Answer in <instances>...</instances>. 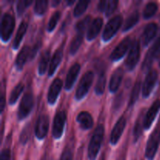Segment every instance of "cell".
Returning a JSON list of instances; mask_svg holds the SVG:
<instances>
[{
	"label": "cell",
	"mask_w": 160,
	"mask_h": 160,
	"mask_svg": "<svg viewBox=\"0 0 160 160\" xmlns=\"http://www.w3.org/2000/svg\"><path fill=\"white\" fill-rule=\"evenodd\" d=\"M23 88H24V85H23V83H19L14 87V88L11 92L10 96L9 98V105H13L17 102L18 98L23 92Z\"/></svg>",
	"instance_id": "obj_27"
},
{
	"label": "cell",
	"mask_w": 160,
	"mask_h": 160,
	"mask_svg": "<svg viewBox=\"0 0 160 160\" xmlns=\"http://www.w3.org/2000/svg\"><path fill=\"white\" fill-rule=\"evenodd\" d=\"M141 88H142V83L140 81H137L134 85L133 86L132 91H131V97H130L129 100V106H132L137 102L141 92Z\"/></svg>",
	"instance_id": "obj_29"
},
{
	"label": "cell",
	"mask_w": 160,
	"mask_h": 160,
	"mask_svg": "<svg viewBox=\"0 0 160 160\" xmlns=\"http://www.w3.org/2000/svg\"><path fill=\"white\" fill-rule=\"evenodd\" d=\"M62 56H63V51H62V48H59L53 54L51 60H50L49 67H48V76L52 77L55 73L56 70H57L58 67L60 64L61 61L62 59Z\"/></svg>",
	"instance_id": "obj_21"
},
{
	"label": "cell",
	"mask_w": 160,
	"mask_h": 160,
	"mask_svg": "<svg viewBox=\"0 0 160 160\" xmlns=\"http://www.w3.org/2000/svg\"><path fill=\"white\" fill-rule=\"evenodd\" d=\"M106 77L105 74V72L99 73L98 76V81L96 83V85L95 88V93L98 95H102L104 93L105 88H106Z\"/></svg>",
	"instance_id": "obj_31"
},
{
	"label": "cell",
	"mask_w": 160,
	"mask_h": 160,
	"mask_svg": "<svg viewBox=\"0 0 160 160\" xmlns=\"http://www.w3.org/2000/svg\"><path fill=\"white\" fill-rule=\"evenodd\" d=\"M123 23V17L120 15H117L112 17L106 23L102 33V40L104 42H109L117 34L118 30Z\"/></svg>",
	"instance_id": "obj_4"
},
{
	"label": "cell",
	"mask_w": 160,
	"mask_h": 160,
	"mask_svg": "<svg viewBox=\"0 0 160 160\" xmlns=\"http://www.w3.org/2000/svg\"><path fill=\"white\" fill-rule=\"evenodd\" d=\"M31 125L28 124L22 131L21 134H20V142L22 144V145H25L27 142L29 140V138L31 136Z\"/></svg>",
	"instance_id": "obj_37"
},
{
	"label": "cell",
	"mask_w": 160,
	"mask_h": 160,
	"mask_svg": "<svg viewBox=\"0 0 160 160\" xmlns=\"http://www.w3.org/2000/svg\"><path fill=\"white\" fill-rule=\"evenodd\" d=\"M52 6H53V7H55V6H58V5L59 4V3H60V1H59V0H58V1H52Z\"/></svg>",
	"instance_id": "obj_44"
},
{
	"label": "cell",
	"mask_w": 160,
	"mask_h": 160,
	"mask_svg": "<svg viewBox=\"0 0 160 160\" xmlns=\"http://www.w3.org/2000/svg\"><path fill=\"white\" fill-rule=\"evenodd\" d=\"M158 10V5L157 3L154 2H148V4L145 6V9L143 10V17L145 20L150 19L153 16L156 14V12Z\"/></svg>",
	"instance_id": "obj_28"
},
{
	"label": "cell",
	"mask_w": 160,
	"mask_h": 160,
	"mask_svg": "<svg viewBox=\"0 0 160 160\" xmlns=\"http://www.w3.org/2000/svg\"><path fill=\"white\" fill-rule=\"evenodd\" d=\"M15 28V19L10 13H5L1 22V38L6 42L10 39Z\"/></svg>",
	"instance_id": "obj_5"
},
{
	"label": "cell",
	"mask_w": 160,
	"mask_h": 160,
	"mask_svg": "<svg viewBox=\"0 0 160 160\" xmlns=\"http://www.w3.org/2000/svg\"><path fill=\"white\" fill-rule=\"evenodd\" d=\"M5 104H6V100H5L4 95H2L1 100H0V107H1V112H3L5 108Z\"/></svg>",
	"instance_id": "obj_43"
},
{
	"label": "cell",
	"mask_w": 160,
	"mask_h": 160,
	"mask_svg": "<svg viewBox=\"0 0 160 160\" xmlns=\"http://www.w3.org/2000/svg\"><path fill=\"white\" fill-rule=\"evenodd\" d=\"M31 3H32L31 0H20V1H19L17 4V15L21 16Z\"/></svg>",
	"instance_id": "obj_36"
},
{
	"label": "cell",
	"mask_w": 160,
	"mask_h": 160,
	"mask_svg": "<svg viewBox=\"0 0 160 160\" xmlns=\"http://www.w3.org/2000/svg\"><path fill=\"white\" fill-rule=\"evenodd\" d=\"M118 3L119 2L117 1V0H112V1L107 2V6H106V11H105V13H106V17H109V16L113 13L114 11L117 9Z\"/></svg>",
	"instance_id": "obj_38"
},
{
	"label": "cell",
	"mask_w": 160,
	"mask_h": 160,
	"mask_svg": "<svg viewBox=\"0 0 160 160\" xmlns=\"http://www.w3.org/2000/svg\"><path fill=\"white\" fill-rule=\"evenodd\" d=\"M67 120V114L64 111H59L56 114L52 124V135L54 138L59 139L63 134Z\"/></svg>",
	"instance_id": "obj_9"
},
{
	"label": "cell",
	"mask_w": 160,
	"mask_h": 160,
	"mask_svg": "<svg viewBox=\"0 0 160 160\" xmlns=\"http://www.w3.org/2000/svg\"><path fill=\"white\" fill-rule=\"evenodd\" d=\"M60 16H61V13L59 11H56V12H54V13L52 15V17H50L49 21H48V27H47V30H48V31L52 32V31L55 29V28H56V25H57L58 22H59V18H60Z\"/></svg>",
	"instance_id": "obj_35"
},
{
	"label": "cell",
	"mask_w": 160,
	"mask_h": 160,
	"mask_svg": "<svg viewBox=\"0 0 160 160\" xmlns=\"http://www.w3.org/2000/svg\"><path fill=\"white\" fill-rule=\"evenodd\" d=\"M11 152L9 148H5L1 152V160H10Z\"/></svg>",
	"instance_id": "obj_40"
},
{
	"label": "cell",
	"mask_w": 160,
	"mask_h": 160,
	"mask_svg": "<svg viewBox=\"0 0 160 160\" xmlns=\"http://www.w3.org/2000/svg\"><path fill=\"white\" fill-rule=\"evenodd\" d=\"M105 128L103 125H98L95 128L94 134L91 138L88 148V156L89 160H95L101 148L102 143L104 137Z\"/></svg>",
	"instance_id": "obj_1"
},
{
	"label": "cell",
	"mask_w": 160,
	"mask_h": 160,
	"mask_svg": "<svg viewBox=\"0 0 160 160\" xmlns=\"http://www.w3.org/2000/svg\"><path fill=\"white\" fill-rule=\"evenodd\" d=\"M144 119L145 117L143 114L141 113L139 117H138L137 120H136L135 126L134 128V132H133V136H134V142H137L142 134V131L144 128Z\"/></svg>",
	"instance_id": "obj_25"
},
{
	"label": "cell",
	"mask_w": 160,
	"mask_h": 160,
	"mask_svg": "<svg viewBox=\"0 0 160 160\" xmlns=\"http://www.w3.org/2000/svg\"><path fill=\"white\" fill-rule=\"evenodd\" d=\"M123 70L122 68H117L114 70L111 76L110 81H109V91L112 93H115L118 91L120 84H121L122 80L123 78Z\"/></svg>",
	"instance_id": "obj_18"
},
{
	"label": "cell",
	"mask_w": 160,
	"mask_h": 160,
	"mask_svg": "<svg viewBox=\"0 0 160 160\" xmlns=\"http://www.w3.org/2000/svg\"><path fill=\"white\" fill-rule=\"evenodd\" d=\"M31 48L28 45H24L23 48L20 49V52L17 55V57L15 61L16 67L18 70H22L23 66L25 65L28 60H30L31 57Z\"/></svg>",
	"instance_id": "obj_19"
},
{
	"label": "cell",
	"mask_w": 160,
	"mask_h": 160,
	"mask_svg": "<svg viewBox=\"0 0 160 160\" xmlns=\"http://www.w3.org/2000/svg\"><path fill=\"white\" fill-rule=\"evenodd\" d=\"M49 128V118L46 114H42L38 117L35 125V136L39 140L46 137Z\"/></svg>",
	"instance_id": "obj_11"
},
{
	"label": "cell",
	"mask_w": 160,
	"mask_h": 160,
	"mask_svg": "<svg viewBox=\"0 0 160 160\" xmlns=\"http://www.w3.org/2000/svg\"><path fill=\"white\" fill-rule=\"evenodd\" d=\"M83 36H84L83 34H77V35L71 41L70 48H69L70 55H74L78 52V50L79 49V48L81 45V43L83 42Z\"/></svg>",
	"instance_id": "obj_32"
},
{
	"label": "cell",
	"mask_w": 160,
	"mask_h": 160,
	"mask_svg": "<svg viewBox=\"0 0 160 160\" xmlns=\"http://www.w3.org/2000/svg\"><path fill=\"white\" fill-rule=\"evenodd\" d=\"M158 31V25L157 23H149L146 25L143 31V34L142 36V44L144 46H147L150 42L152 41L155 36L156 35Z\"/></svg>",
	"instance_id": "obj_16"
},
{
	"label": "cell",
	"mask_w": 160,
	"mask_h": 160,
	"mask_svg": "<svg viewBox=\"0 0 160 160\" xmlns=\"http://www.w3.org/2000/svg\"><path fill=\"white\" fill-rule=\"evenodd\" d=\"M160 109V100L157 99L152 103L148 110L147 111L146 114L144 119V129L148 130L151 128L152 124L154 122L155 118L157 116Z\"/></svg>",
	"instance_id": "obj_13"
},
{
	"label": "cell",
	"mask_w": 160,
	"mask_h": 160,
	"mask_svg": "<svg viewBox=\"0 0 160 160\" xmlns=\"http://www.w3.org/2000/svg\"><path fill=\"white\" fill-rule=\"evenodd\" d=\"M94 80V73L92 71H88L83 75L77 88L75 98L77 100H81L87 95L88 92L92 87Z\"/></svg>",
	"instance_id": "obj_2"
},
{
	"label": "cell",
	"mask_w": 160,
	"mask_h": 160,
	"mask_svg": "<svg viewBox=\"0 0 160 160\" xmlns=\"http://www.w3.org/2000/svg\"><path fill=\"white\" fill-rule=\"evenodd\" d=\"M160 144V129L156 128L148 138L145 149V157L148 160L155 159Z\"/></svg>",
	"instance_id": "obj_3"
},
{
	"label": "cell",
	"mask_w": 160,
	"mask_h": 160,
	"mask_svg": "<svg viewBox=\"0 0 160 160\" xmlns=\"http://www.w3.org/2000/svg\"><path fill=\"white\" fill-rule=\"evenodd\" d=\"M81 70V65L78 62L73 64L69 69V71L67 73V78H66L65 81V89L69 91L71 90L73 88V84H74L75 81H76L77 78H78V74Z\"/></svg>",
	"instance_id": "obj_17"
},
{
	"label": "cell",
	"mask_w": 160,
	"mask_h": 160,
	"mask_svg": "<svg viewBox=\"0 0 160 160\" xmlns=\"http://www.w3.org/2000/svg\"><path fill=\"white\" fill-rule=\"evenodd\" d=\"M126 125L127 120L124 117H120L118 120V121L116 123L115 126L112 128L110 135V143L112 145H117V142H119V140L121 138L122 134H123V131H124L125 128H126Z\"/></svg>",
	"instance_id": "obj_14"
},
{
	"label": "cell",
	"mask_w": 160,
	"mask_h": 160,
	"mask_svg": "<svg viewBox=\"0 0 160 160\" xmlns=\"http://www.w3.org/2000/svg\"><path fill=\"white\" fill-rule=\"evenodd\" d=\"M91 16H87L84 17L83 20H80L78 23L76 24V31L77 34H83L85 32L87 29H88L89 26L91 24Z\"/></svg>",
	"instance_id": "obj_30"
},
{
	"label": "cell",
	"mask_w": 160,
	"mask_h": 160,
	"mask_svg": "<svg viewBox=\"0 0 160 160\" xmlns=\"http://www.w3.org/2000/svg\"><path fill=\"white\" fill-rule=\"evenodd\" d=\"M160 54V36L157 38V40L154 42L152 46L151 47L148 52H147L145 59L142 64V70H148L151 65L152 64L153 61L159 56Z\"/></svg>",
	"instance_id": "obj_12"
},
{
	"label": "cell",
	"mask_w": 160,
	"mask_h": 160,
	"mask_svg": "<svg viewBox=\"0 0 160 160\" xmlns=\"http://www.w3.org/2000/svg\"><path fill=\"white\" fill-rule=\"evenodd\" d=\"M48 2L47 0H40L36 1L34 6V10L35 13L38 16H42L45 13L48 8Z\"/></svg>",
	"instance_id": "obj_33"
},
{
	"label": "cell",
	"mask_w": 160,
	"mask_h": 160,
	"mask_svg": "<svg viewBox=\"0 0 160 160\" xmlns=\"http://www.w3.org/2000/svg\"><path fill=\"white\" fill-rule=\"evenodd\" d=\"M158 80V72L156 70H151L146 75L143 86H142V95L144 98H148L152 92Z\"/></svg>",
	"instance_id": "obj_10"
},
{
	"label": "cell",
	"mask_w": 160,
	"mask_h": 160,
	"mask_svg": "<svg viewBox=\"0 0 160 160\" xmlns=\"http://www.w3.org/2000/svg\"><path fill=\"white\" fill-rule=\"evenodd\" d=\"M103 25V20L101 17H97L94 19L93 21L91 23L87 32V39L88 41H92L98 36L101 31Z\"/></svg>",
	"instance_id": "obj_20"
},
{
	"label": "cell",
	"mask_w": 160,
	"mask_h": 160,
	"mask_svg": "<svg viewBox=\"0 0 160 160\" xmlns=\"http://www.w3.org/2000/svg\"><path fill=\"white\" fill-rule=\"evenodd\" d=\"M59 160H73V153L70 148H65Z\"/></svg>",
	"instance_id": "obj_39"
},
{
	"label": "cell",
	"mask_w": 160,
	"mask_h": 160,
	"mask_svg": "<svg viewBox=\"0 0 160 160\" xmlns=\"http://www.w3.org/2000/svg\"><path fill=\"white\" fill-rule=\"evenodd\" d=\"M90 3L89 1H79L77 3L76 6L73 10V15L76 17H79L87 10L88 5Z\"/></svg>",
	"instance_id": "obj_34"
},
{
	"label": "cell",
	"mask_w": 160,
	"mask_h": 160,
	"mask_svg": "<svg viewBox=\"0 0 160 160\" xmlns=\"http://www.w3.org/2000/svg\"><path fill=\"white\" fill-rule=\"evenodd\" d=\"M62 88V81L60 78H56L52 82L48 92V102L50 105H54L59 97Z\"/></svg>",
	"instance_id": "obj_15"
},
{
	"label": "cell",
	"mask_w": 160,
	"mask_h": 160,
	"mask_svg": "<svg viewBox=\"0 0 160 160\" xmlns=\"http://www.w3.org/2000/svg\"><path fill=\"white\" fill-rule=\"evenodd\" d=\"M67 5L70 6V5H72V4H73V3H74V1H67Z\"/></svg>",
	"instance_id": "obj_45"
},
{
	"label": "cell",
	"mask_w": 160,
	"mask_h": 160,
	"mask_svg": "<svg viewBox=\"0 0 160 160\" xmlns=\"http://www.w3.org/2000/svg\"><path fill=\"white\" fill-rule=\"evenodd\" d=\"M77 121L79 123L81 128L84 130L91 129L94 124L92 116L86 111H83L78 114L77 117Z\"/></svg>",
	"instance_id": "obj_22"
},
{
	"label": "cell",
	"mask_w": 160,
	"mask_h": 160,
	"mask_svg": "<svg viewBox=\"0 0 160 160\" xmlns=\"http://www.w3.org/2000/svg\"><path fill=\"white\" fill-rule=\"evenodd\" d=\"M139 17H140V16H139L138 11H134V12H132V13L127 18L126 21H125L124 25H123V32H126V31H129L131 28H134L136 25V23L139 21Z\"/></svg>",
	"instance_id": "obj_26"
},
{
	"label": "cell",
	"mask_w": 160,
	"mask_h": 160,
	"mask_svg": "<svg viewBox=\"0 0 160 160\" xmlns=\"http://www.w3.org/2000/svg\"><path fill=\"white\" fill-rule=\"evenodd\" d=\"M34 106V96L31 93H26L22 98L18 109L17 117L19 120H23L26 118L31 112Z\"/></svg>",
	"instance_id": "obj_7"
},
{
	"label": "cell",
	"mask_w": 160,
	"mask_h": 160,
	"mask_svg": "<svg viewBox=\"0 0 160 160\" xmlns=\"http://www.w3.org/2000/svg\"><path fill=\"white\" fill-rule=\"evenodd\" d=\"M28 28V25L27 22H21L18 30H17V34H16L15 38H14L13 39V42H12V48H13L14 50H17V48H19V46H20V43H21L22 40H23V36L26 34Z\"/></svg>",
	"instance_id": "obj_23"
},
{
	"label": "cell",
	"mask_w": 160,
	"mask_h": 160,
	"mask_svg": "<svg viewBox=\"0 0 160 160\" xmlns=\"http://www.w3.org/2000/svg\"><path fill=\"white\" fill-rule=\"evenodd\" d=\"M141 56V46L138 41L134 40L130 48L129 53L125 61V66L128 70H133L139 62Z\"/></svg>",
	"instance_id": "obj_6"
},
{
	"label": "cell",
	"mask_w": 160,
	"mask_h": 160,
	"mask_svg": "<svg viewBox=\"0 0 160 160\" xmlns=\"http://www.w3.org/2000/svg\"><path fill=\"white\" fill-rule=\"evenodd\" d=\"M106 6H107V2L106 1H101L98 2V9L100 12H102V11H106Z\"/></svg>",
	"instance_id": "obj_42"
},
{
	"label": "cell",
	"mask_w": 160,
	"mask_h": 160,
	"mask_svg": "<svg viewBox=\"0 0 160 160\" xmlns=\"http://www.w3.org/2000/svg\"><path fill=\"white\" fill-rule=\"evenodd\" d=\"M50 59V50L47 49L42 53V57L39 61L38 67V72L39 75H43L48 68V62Z\"/></svg>",
	"instance_id": "obj_24"
},
{
	"label": "cell",
	"mask_w": 160,
	"mask_h": 160,
	"mask_svg": "<svg viewBox=\"0 0 160 160\" xmlns=\"http://www.w3.org/2000/svg\"><path fill=\"white\" fill-rule=\"evenodd\" d=\"M133 42L130 37H127L123 38L117 46L114 48L113 51L110 54V59L112 61H118L121 59L124 56L127 52L131 48Z\"/></svg>",
	"instance_id": "obj_8"
},
{
	"label": "cell",
	"mask_w": 160,
	"mask_h": 160,
	"mask_svg": "<svg viewBox=\"0 0 160 160\" xmlns=\"http://www.w3.org/2000/svg\"><path fill=\"white\" fill-rule=\"evenodd\" d=\"M40 45H41L40 43H37L35 45H34V47H33L32 48H31V57H30V60H31V59H33V58H34V56H35L36 53L38 52V51L39 48H40Z\"/></svg>",
	"instance_id": "obj_41"
}]
</instances>
